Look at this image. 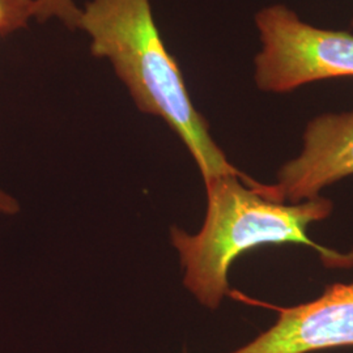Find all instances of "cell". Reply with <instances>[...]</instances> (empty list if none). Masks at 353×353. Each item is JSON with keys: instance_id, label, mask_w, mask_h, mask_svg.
<instances>
[{"instance_id": "obj_7", "label": "cell", "mask_w": 353, "mask_h": 353, "mask_svg": "<svg viewBox=\"0 0 353 353\" xmlns=\"http://www.w3.org/2000/svg\"><path fill=\"white\" fill-rule=\"evenodd\" d=\"M81 10L74 0H34V19L43 23L58 19L64 26L75 30L79 29Z\"/></svg>"}, {"instance_id": "obj_4", "label": "cell", "mask_w": 353, "mask_h": 353, "mask_svg": "<svg viewBox=\"0 0 353 353\" xmlns=\"http://www.w3.org/2000/svg\"><path fill=\"white\" fill-rule=\"evenodd\" d=\"M352 174L353 110L321 114L305 127L301 152L279 169L276 183H261V192L296 204L316 199L321 190Z\"/></svg>"}, {"instance_id": "obj_5", "label": "cell", "mask_w": 353, "mask_h": 353, "mask_svg": "<svg viewBox=\"0 0 353 353\" xmlns=\"http://www.w3.org/2000/svg\"><path fill=\"white\" fill-rule=\"evenodd\" d=\"M278 312L272 327L230 353H310L353 347V281L327 285L316 300Z\"/></svg>"}, {"instance_id": "obj_8", "label": "cell", "mask_w": 353, "mask_h": 353, "mask_svg": "<svg viewBox=\"0 0 353 353\" xmlns=\"http://www.w3.org/2000/svg\"><path fill=\"white\" fill-rule=\"evenodd\" d=\"M20 212V203L12 196L11 194H8L6 190L0 188V214H19Z\"/></svg>"}, {"instance_id": "obj_1", "label": "cell", "mask_w": 353, "mask_h": 353, "mask_svg": "<svg viewBox=\"0 0 353 353\" xmlns=\"http://www.w3.org/2000/svg\"><path fill=\"white\" fill-rule=\"evenodd\" d=\"M207 211L198 233L173 227L170 241L183 270V285L208 309H217L229 294L228 274L242 254L265 245L313 248L330 268L353 267V250L339 252L307 236V227L327 219L334 203L318 196L280 203L261 192V182L246 174L217 176L204 182Z\"/></svg>"}, {"instance_id": "obj_9", "label": "cell", "mask_w": 353, "mask_h": 353, "mask_svg": "<svg viewBox=\"0 0 353 353\" xmlns=\"http://www.w3.org/2000/svg\"><path fill=\"white\" fill-rule=\"evenodd\" d=\"M351 26H352V28H353V17H352V20H351Z\"/></svg>"}, {"instance_id": "obj_2", "label": "cell", "mask_w": 353, "mask_h": 353, "mask_svg": "<svg viewBox=\"0 0 353 353\" xmlns=\"http://www.w3.org/2000/svg\"><path fill=\"white\" fill-rule=\"evenodd\" d=\"M79 29L90 38L92 55L113 64L140 112L161 118L176 132L204 182L242 174L212 139L208 122L191 101L150 0H90L81 10Z\"/></svg>"}, {"instance_id": "obj_6", "label": "cell", "mask_w": 353, "mask_h": 353, "mask_svg": "<svg viewBox=\"0 0 353 353\" xmlns=\"http://www.w3.org/2000/svg\"><path fill=\"white\" fill-rule=\"evenodd\" d=\"M34 19V0H0V36L24 29Z\"/></svg>"}, {"instance_id": "obj_3", "label": "cell", "mask_w": 353, "mask_h": 353, "mask_svg": "<svg viewBox=\"0 0 353 353\" xmlns=\"http://www.w3.org/2000/svg\"><path fill=\"white\" fill-rule=\"evenodd\" d=\"M261 49L254 58V83L265 93L284 94L336 77H353V34L306 23L283 3L254 16Z\"/></svg>"}]
</instances>
